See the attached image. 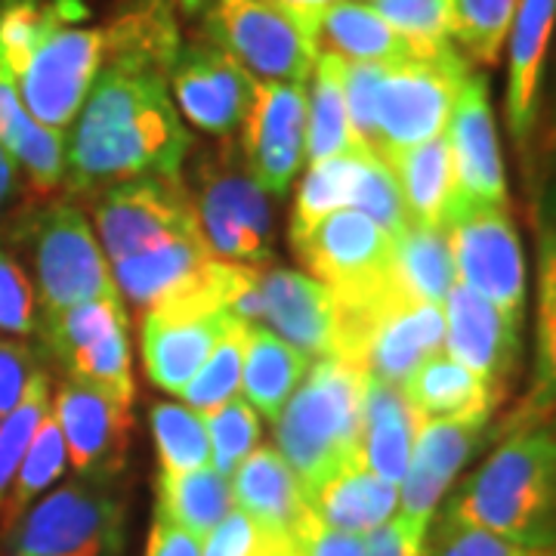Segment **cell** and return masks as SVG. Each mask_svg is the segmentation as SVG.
<instances>
[{
  "mask_svg": "<svg viewBox=\"0 0 556 556\" xmlns=\"http://www.w3.org/2000/svg\"><path fill=\"white\" fill-rule=\"evenodd\" d=\"M93 219L109 266L170 236L201 229L192 195L170 177H137L105 186L93 201Z\"/></svg>",
  "mask_w": 556,
  "mask_h": 556,
  "instance_id": "obj_13",
  "label": "cell"
},
{
  "mask_svg": "<svg viewBox=\"0 0 556 556\" xmlns=\"http://www.w3.org/2000/svg\"><path fill=\"white\" fill-rule=\"evenodd\" d=\"M306 358L334 356L338 313L328 288L285 266H257V321Z\"/></svg>",
  "mask_w": 556,
  "mask_h": 556,
  "instance_id": "obj_22",
  "label": "cell"
},
{
  "mask_svg": "<svg viewBox=\"0 0 556 556\" xmlns=\"http://www.w3.org/2000/svg\"><path fill=\"white\" fill-rule=\"evenodd\" d=\"M489 424H464V420H424L417 427L415 452L408 473L399 485V517L417 526H433L442 501L455 485L460 470L473 457Z\"/></svg>",
  "mask_w": 556,
  "mask_h": 556,
  "instance_id": "obj_20",
  "label": "cell"
},
{
  "mask_svg": "<svg viewBox=\"0 0 556 556\" xmlns=\"http://www.w3.org/2000/svg\"><path fill=\"white\" fill-rule=\"evenodd\" d=\"M47 405H50V378L38 371L20 405L0 420V510H3V501H7L13 479H16L22 457L38 433L40 420L47 417Z\"/></svg>",
  "mask_w": 556,
  "mask_h": 556,
  "instance_id": "obj_42",
  "label": "cell"
},
{
  "mask_svg": "<svg viewBox=\"0 0 556 556\" xmlns=\"http://www.w3.org/2000/svg\"><path fill=\"white\" fill-rule=\"evenodd\" d=\"M167 87L182 118L204 134L229 137L251 112L257 78L226 56L211 40L179 43L167 72Z\"/></svg>",
  "mask_w": 556,
  "mask_h": 556,
  "instance_id": "obj_15",
  "label": "cell"
},
{
  "mask_svg": "<svg viewBox=\"0 0 556 556\" xmlns=\"http://www.w3.org/2000/svg\"><path fill=\"white\" fill-rule=\"evenodd\" d=\"M0 331L28 338L38 331V294L22 266L0 248Z\"/></svg>",
  "mask_w": 556,
  "mask_h": 556,
  "instance_id": "obj_46",
  "label": "cell"
},
{
  "mask_svg": "<svg viewBox=\"0 0 556 556\" xmlns=\"http://www.w3.org/2000/svg\"><path fill=\"white\" fill-rule=\"evenodd\" d=\"M554 226H556V199H554Z\"/></svg>",
  "mask_w": 556,
  "mask_h": 556,
  "instance_id": "obj_55",
  "label": "cell"
},
{
  "mask_svg": "<svg viewBox=\"0 0 556 556\" xmlns=\"http://www.w3.org/2000/svg\"><path fill=\"white\" fill-rule=\"evenodd\" d=\"M387 167L396 177L408 219L415 226L442 229L445 211L455 199V170H452L445 137L427 139L415 149L399 152L393 159H387Z\"/></svg>",
  "mask_w": 556,
  "mask_h": 556,
  "instance_id": "obj_32",
  "label": "cell"
},
{
  "mask_svg": "<svg viewBox=\"0 0 556 556\" xmlns=\"http://www.w3.org/2000/svg\"><path fill=\"white\" fill-rule=\"evenodd\" d=\"M365 383L362 368L321 356L276 417V452L288 460L306 497L325 479L362 460Z\"/></svg>",
  "mask_w": 556,
  "mask_h": 556,
  "instance_id": "obj_4",
  "label": "cell"
},
{
  "mask_svg": "<svg viewBox=\"0 0 556 556\" xmlns=\"http://www.w3.org/2000/svg\"><path fill=\"white\" fill-rule=\"evenodd\" d=\"M0 146L20 161V167L38 192H50L65 182V134H56L35 121L3 62H0Z\"/></svg>",
  "mask_w": 556,
  "mask_h": 556,
  "instance_id": "obj_30",
  "label": "cell"
},
{
  "mask_svg": "<svg viewBox=\"0 0 556 556\" xmlns=\"http://www.w3.org/2000/svg\"><path fill=\"white\" fill-rule=\"evenodd\" d=\"M84 0H0V62L25 109L65 134L105 62V28L84 25Z\"/></svg>",
  "mask_w": 556,
  "mask_h": 556,
  "instance_id": "obj_2",
  "label": "cell"
},
{
  "mask_svg": "<svg viewBox=\"0 0 556 556\" xmlns=\"http://www.w3.org/2000/svg\"><path fill=\"white\" fill-rule=\"evenodd\" d=\"M174 13H182V16H199L204 0H164Z\"/></svg>",
  "mask_w": 556,
  "mask_h": 556,
  "instance_id": "obj_54",
  "label": "cell"
},
{
  "mask_svg": "<svg viewBox=\"0 0 556 556\" xmlns=\"http://www.w3.org/2000/svg\"><path fill=\"white\" fill-rule=\"evenodd\" d=\"M554 28L556 0H519L517 16L507 35V93H504L507 127L519 149H526L535 130L541 75H544Z\"/></svg>",
  "mask_w": 556,
  "mask_h": 556,
  "instance_id": "obj_24",
  "label": "cell"
},
{
  "mask_svg": "<svg viewBox=\"0 0 556 556\" xmlns=\"http://www.w3.org/2000/svg\"><path fill=\"white\" fill-rule=\"evenodd\" d=\"M124 526V501L109 482L75 479L16 522L7 556H118Z\"/></svg>",
  "mask_w": 556,
  "mask_h": 556,
  "instance_id": "obj_10",
  "label": "cell"
},
{
  "mask_svg": "<svg viewBox=\"0 0 556 556\" xmlns=\"http://www.w3.org/2000/svg\"><path fill=\"white\" fill-rule=\"evenodd\" d=\"M35 375H38L35 350L22 340L0 338V420L20 405Z\"/></svg>",
  "mask_w": 556,
  "mask_h": 556,
  "instance_id": "obj_48",
  "label": "cell"
},
{
  "mask_svg": "<svg viewBox=\"0 0 556 556\" xmlns=\"http://www.w3.org/2000/svg\"><path fill=\"white\" fill-rule=\"evenodd\" d=\"M38 334L68 380L87 383L127 408L134 405L127 313L121 298L87 300L38 318Z\"/></svg>",
  "mask_w": 556,
  "mask_h": 556,
  "instance_id": "obj_12",
  "label": "cell"
},
{
  "mask_svg": "<svg viewBox=\"0 0 556 556\" xmlns=\"http://www.w3.org/2000/svg\"><path fill=\"white\" fill-rule=\"evenodd\" d=\"M445 350V313L439 303H393L380 309L338 358L368 378L402 387L420 362Z\"/></svg>",
  "mask_w": 556,
  "mask_h": 556,
  "instance_id": "obj_17",
  "label": "cell"
},
{
  "mask_svg": "<svg viewBox=\"0 0 556 556\" xmlns=\"http://www.w3.org/2000/svg\"><path fill=\"white\" fill-rule=\"evenodd\" d=\"M424 556H556V544H519L473 529H430Z\"/></svg>",
  "mask_w": 556,
  "mask_h": 556,
  "instance_id": "obj_45",
  "label": "cell"
},
{
  "mask_svg": "<svg viewBox=\"0 0 556 556\" xmlns=\"http://www.w3.org/2000/svg\"><path fill=\"white\" fill-rule=\"evenodd\" d=\"M149 424L159 448L161 473L179 477L211 464V437L204 415L192 412L189 405L161 402L149 412Z\"/></svg>",
  "mask_w": 556,
  "mask_h": 556,
  "instance_id": "obj_39",
  "label": "cell"
},
{
  "mask_svg": "<svg viewBox=\"0 0 556 556\" xmlns=\"http://www.w3.org/2000/svg\"><path fill=\"white\" fill-rule=\"evenodd\" d=\"M25 241L38 278L35 294L40 318L56 316L87 300L121 298L100 241L75 204L56 201L31 214L25 223Z\"/></svg>",
  "mask_w": 556,
  "mask_h": 556,
  "instance_id": "obj_8",
  "label": "cell"
},
{
  "mask_svg": "<svg viewBox=\"0 0 556 556\" xmlns=\"http://www.w3.org/2000/svg\"><path fill=\"white\" fill-rule=\"evenodd\" d=\"M519 0H452V43L473 65L492 68L501 60Z\"/></svg>",
  "mask_w": 556,
  "mask_h": 556,
  "instance_id": "obj_38",
  "label": "cell"
},
{
  "mask_svg": "<svg viewBox=\"0 0 556 556\" xmlns=\"http://www.w3.org/2000/svg\"><path fill=\"white\" fill-rule=\"evenodd\" d=\"M309 371V358L291 343L273 334L263 325H248L244 340V368H241V390L244 402L263 417L276 420L288 399L294 396L300 380Z\"/></svg>",
  "mask_w": 556,
  "mask_h": 556,
  "instance_id": "obj_31",
  "label": "cell"
},
{
  "mask_svg": "<svg viewBox=\"0 0 556 556\" xmlns=\"http://www.w3.org/2000/svg\"><path fill=\"white\" fill-rule=\"evenodd\" d=\"M551 427H554V430H556V417H554V424H551Z\"/></svg>",
  "mask_w": 556,
  "mask_h": 556,
  "instance_id": "obj_56",
  "label": "cell"
},
{
  "mask_svg": "<svg viewBox=\"0 0 556 556\" xmlns=\"http://www.w3.org/2000/svg\"><path fill=\"white\" fill-rule=\"evenodd\" d=\"M291 244L313 278L321 281L334 300V356L380 309L405 300L393 278V239L358 211H334L300 239H291Z\"/></svg>",
  "mask_w": 556,
  "mask_h": 556,
  "instance_id": "obj_5",
  "label": "cell"
},
{
  "mask_svg": "<svg viewBox=\"0 0 556 556\" xmlns=\"http://www.w3.org/2000/svg\"><path fill=\"white\" fill-rule=\"evenodd\" d=\"M442 137L455 170V199L507 207V177L485 75L470 72L464 80Z\"/></svg>",
  "mask_w": 556,
  "mask_h": 556,
  "instance_id": "obj_16",
  "label": "cell"
},
{
  "mask_svg": "<svg viewBox=\"0 0 556 556\" xmlns=\"http://www.w3.org/2000/svg\"><path fill=\"white\" fill-rule=\"evenodd\" d=\"M192 204L214 257L241 266H263L269 260L273 199L260 189L236 149L201 155Z\"/></svg>",
  "mask_w": 556,
  "mask_h": 556,
  "instance_id": "obj_9",
  "label": "cell"
},
{
  "mask_svg": "<svg viewBox=\"0 0 556 556\" xmlns=\"http://www.w3.org/2000/svg\"><path fill=\"white\" fill-rule=\"evenodd\" d=\"M402 393L424 420H464V424H489L497 405L507 399V390L464 368L445 350L420 362L402 383Z\"/></svg>",
  "mask_w": 556,
  "mask_h": 556,
  "instance_id": "obj_26",
  "label": "cell"
},
{
  "mask_svg": "<svg viewBox=\"0 0 556 556\" xmlns=\"http://www.w3.org/2000/svg\"><path fill=\"white\" fill-rule=\"evenodd\" d=\"M207 40L257 80L306 84L318 60L316 35L276 0H204Z\"/></svg>",
  "mask_w": 556,
  "mask_h": 556,
  "instance_id": "obj_7",
  "label": "cell"
},
{
  "mask_svg": "<svg viewBox=\"0 0 556 556\" xmlns=\"http://www.w3.org/2000/svg\"><path fill=\"white\" fill-rule=\"evenodd\" d=\"M241 161L269 199H281L306 161V84L257 80L241 124Z\"/></svg>",
  "mask_w": 556,
  "mask_h": 556,
  "instance_id": "obj_14",
  "label": "cell"
},
{
  "mask_svg": "<svg viewBox=\"0 0 556 556\" xmlns=\"http://www.w3.org/2000/svg\"><path fill=\"white\" fill-rule=\"evenodd\" d=\"M179 43L164 0H146L105 25V62L65 142L72 192H100L137 177L179 179L192 146L167 87Z\"/></svg>",
  "mask_w": 556,
  "mask_h": 556,
  "instance_id": "obj_1",
  "label": "cell"
},
{
  "mask_svg": "<svg viewBox=\"0 0 556 556\" xmlns=\"http://www.w3.org/2000/svg\"><path fill=\"white\" fill-rule=\"evenodd\" d=\"M420 417L408 405L402 387L368 378L365 412H362V464L393 485H402L408 473Z\"/></svg>",
  "mask_w": 556,
  "mask_h": 556,
  "instance_id": "obj_27",
  "label": "cell"
},
{
  "mask_svg": "<svg viewBox=\"0 0 556 556\" xmlns=\"http://www.w3.org/2000/svg\"><path fill=\"white\" fill-rule=\"evenodd\" d=\"M155 514L207 541L232 514V485L211 464L179 477L161 473Z\"/></svg>",
  "mask_w": 556,
  "mask_h": 556,
  "instance_id": "obj_35",
  "label": "cell"
},
{
  "mask_svg": "<svg viewBox=\"0 0 556 556\" xmlns=\"http://www.w3.org/2000/svg\"><path fill=\"white\" fill-rule=\"evenodd\" d=\"M393 278L408 303H439L457 281L452 248L442 229L408 226L393 241Z\"/></svg>",
  "mask_w": 556,
  "mask_h": 556,
  "instance_id": "obj_34",
  "label": "cell"
},
{
  "mask_svg": "<svg viewBox=\"0 0 556 556\" xmlns=\"http://www.w3.org/2000/svg\"><path fill=\"white\" fill-rule=\"evenodd\" d=\"M350 211H358L371 223H378L393 241L412 226L402 192L396 186V177L387 167V161L378 159L375 152H365V159H362L356 189H353V199H350Z\"/></svg>",
  "mask_w": 556,
  "mask_h": 556,
  "instance_id": "obj_43",
  "label": "cell"
},
{
  "mask_svg": "<svg viewBox=\"0 0 556 556\" xmlns=\"http://www.w3.org/2000/svg\"><path fill=\"white\" fill-rule=\"evenodd\" d=\"M236 325H244L226 309H170L155 306L142 318V362L149 380L164 393H182L217 343Z\"/></svg>",
  "mask_w": 556,
  "mask_h": 556,
  "instance_id": "obj_19",
  "label": "cell"
},
{
  "mask_svg": "<svg viewBox=\"0 0 556 556\" xmlns=\"http://www.w3.org/2000/svg\"><path fill=\"white\" fill-rule=\"evenodd\" d=\"M244 340H248V325H236L226 338L219 340L217 350L204 362V368L192 378V383L179 393L192 412L211 415L214 408L239 393L241 368H244Z\"/></svg>",
  "mask_w": 556,
  "mask_h": 556,
  "instance_id": "obj_41",
  "label": "cell"
},
{
  "mask_svg": "<svg viewBox=\"0 0 556 556\" xmlns=\"http://www.w3.org/2000/svg\"><path fill=\"white\" fill-rule=\"evenodd\" d=\"M368 149H356L338 159H325L309 164V174L303 177L298 192V204L291 214V239H300L303 232H309L318 219H325L334 211L350 207L353 189H356L358 167Z\"/></svg>",
  "mask_w": 556,
  "mask_h": 556,
  "instance_id": "obj_37",
  "label": "cell"
},
{
  "mask_svg": "<svg viewBox=\"0 0 556 556\" xmlns=\"http://www.w3.org/2000/svg\"><path fill=\"white\" fill-rule=\"evenodd\" d=\"M318 53H331L358 65H393L420 56L408 40L396 35L378 13L362 0H340L316 22Z\"/></svg>",
  "mask_w": 556,
  "mask_h": 556,
  "instance_id": "obj_29",
  "label": "cell"
},
{
  "mask_svg": "<svg viewBox=\"0 0 556 556\" xmlns=\"http://www.w3.org/2000/svg\"><path fill=\"white\" fill-rule=\"evenodd\" d=\"M306 501L313 517L328 529L371 535L383 522L396 517L399 485L375 477L362 460H356L331 479H325Z\"/></svg>",
  "mask_w": 556,
  "mask_h": 556,
  "instance_id": "obj_28",
  "label": "cell"
},
{
  "mask_svg": "<svg viewBox=\"0 0 556 556\" xmlns=\"http://www.w3.org/2000/svg\"><path fill=\"white\" fill-rule=\"evenodd\" d=\"M56 424L65 439V455L78 479L112 482L127 464L130 408L100 390L65 380L56 393Z\"/></svg>",
  "mask_w": 556,
  "mask_h": 556,
  "instance_id": "obj_18",
  "label": "cell"
},
{
  "mask_svg": "<svg viewBox=\"0 0 556 556\" xmlns=\"http://www.w3.org/2000/svg\"><path fill=\"white\" fill-rule=\"evenodd\" d=\"M65 464H68V455H65V439H62L60 424H56V417L47 415L40 420L38 433L31 439L20 470H16V479L7 492L3 510H0V535H10L16 529V522L38 504L40 497L47 495V489L53 482H60V477L65 473Z\"/></svg>",
  "mask_w": 556,
  "mask_h": 556,
  "instance_id": "obj_36",
  "label": "cell"
},
{
  "mask_svg": "<svg viewBox=\"0 0 556 556\" xmlns=\"http://www.w3.org/2000/svg\"><path fill=\"white\" fill-rule=\"evenodd\" d=\"M223 556H303L298 535H281L260 529L239 510L219 522V529L211 535Z\"/></svg>",
  "mask_w": 556,
  "mask_h": 556,
  "instance_id": "obj_47",
  "label": "cell"
},
{
  "mask_svg": "<svg viewBox=\"0 0 556 556\" xmlns=\"http://www.w3.org/2000/svg\"><path fill=\"white\" fill-rule=\"evenodd\" d=\"M556 417V226H544L538 236L535 288V362L532 380L517 408L501 420L497 439L551 427Z\"/></svg>",
  "mask_w": 556,
  "mask_h": 556,
  "instance_id": "obj_23",
  "label": "cell"
},
{
  "mask_svg": "<svg viewBox=\"0 0 556 556\" xmlns=\"http://www.w3.org/2000/svg\"><path fill=\"white\" fill-rule=\"evenodd\" d=\"M442 232L452 248L457 285L470 288L504 316L522 325L529 276L510 211L452 199L442 219Z\"/></svg>",
  "mask_w": 556,
  "mask_h": 556,
  "instance_id": "obj_11",
  "label": "cell"
},
{
  "mask_svg": "<svg viewBox=\"0 0 556 556\" xmlns=\"http://www.w3.org/2000/svg\"><path fill=\"white\" fill-rule=\"evenodd\" d=\"M207 420L211 437V467L219 477H232L244 457L257 448L260 442V415L241 396H232L214 408Z\"/></svg>",
  "mask_w": 556,
  "mask_h": 556,
  "instance_id": "obj_44",
  "label": "cell"
},
{
  "mask_svg": "<svg viewBox=\"0 0 556 556\" xmlns=\"http://www.w3.org/2000/svg\"><path fill=\"white\" fill-rule=\"evenodd\" d=\"M420 56L452 43V0H362Z\"/></svg>",
  "mask_w": 556,
  "mask_h": 556,
  "instance_id": "obj_40",
  "label": "cell"
},
{
  "mask_svg": "<svg viewBox=\"0 0 556 556\" xmlns=\"http://www.w3.org/2000/svg\"><path fill=\"white\" fill-rule=\"evenodd\" d=\"M232 510L248 517L260 529L298 535L313 519L303 485L276 448H254L229 477Z\"/></svg>",
  "mask_w": 556,
  "mask_h": 556,
  "instance_id": "obj_25",
  "label": "cell"
},
{
  "mask_svg": "<svg viewBox=\"0 0 556 556\" xmlns=\"http://www.w3.org/2000/svg\"><path fill=\"white\" fill-rule=\"evenodd\" d=\"M276 3H281L288 13H294L313 35H316V22L318 16L328 10V7H334V3H340V0H276Z\"/></svg>",
  "mask_w": 556,
  "mask_h": 556,
  "instance_id": "obj_53",
  "label": "cell"
},
{
  "mask_svg": "<svg viewBox=\"0 0 556 556\" xmlns=\"http://www.w3.org/2000/svg\"><path fill=\"white\" fill-rule=\"evenodd\" d=\"M442 313L445 353L479 378L507 390L522 356V325L457 281L442 300Z\"/></svg>",
  "mask_w": 556,
  "mask_h": 556,
  "instance_id": "obj_21",
  "label": "cell"
},
{
  "mask_svg": "<svg viewBox=\"0 0 556 556\" xmlns=\"http://www.w3.org/2000/svg\"><path fill=\"white\" fill-rule=\"evenodd\" d=\"M427 538H430L427 526H417L396 514L371 535H365V556H424Z\"/></svg>",
  "mask_w": 556,
  "mask_h": 556,
  "instance_id": "obj_49",
  "label": "cell"
},
{
  "mask_svg": "<svg viewBox=\"0 0 556 556\" xmlns=\"http://www.w3.org/2000/svg\"><path fill=\"white\" fill-rule=\"evenodd\" d=\"M343 65L346 62L331 53H318L316 68L309 75V87H306V161L309 164L362 149L346 115Z\"/></svg>",
  "mask_w": 556,
  "mask_h": 556,
  "instance_id": "obj_33",
  "label": "cell"
},
{
  "mask_svg": "<svg viewBox=\"0 0 556 556\" xmlns=\"http://www.w3.org/2000/svg\"><path fill=\"white\" fill-rule=\"evenodd\" d=\"M20 161L0 146V214L20 195Z\"/></svg>",
  "mask_w": 556,
  "mask_h": 556,
  "instance_id": "obj_52",
  "label": "cell"
},
{
  "mask_svg": "<svg viewBox=\"0 0 556 556\" xmlns=\"http://www.w3.org/2000/svg\"><path fill=\"white\" fill-rule=\"evenodd\" d=\"M207 541L186 529L174 526L170 519L155 514L152 532H149V544H146V556H204Z\"/></svg>",
  "mask_w": 556,
  "mask_h": 556,
  "instance_id": "obj_51",
  "label": "cell"
},
{
  "mask_svg": "<svg viewBox=\"0 0 556 556\" xmlns=\"http://www.w3.org/2000/svg\"><path fill=\"white\" fill-rule=\"evenodd\" d=\"M467 78L470 62L460 56L455 43L430 56L383 65L375 97V155L387 161L427 139L442 137Z\"/></svg>",
  "mask_w": 556,
  "mask_h": 556,
  "instance_id": "obj_6",
  "label": "cell"
},
{
  "mask_svg": "<svg viewBox=\"0 0 556 556\" xmlns=\"http://www.w3.org/2000/svg\"><path fill=\"white\" fill-rule=\"evenodd\" d=\"M430 529H473L519 544H556V430L501 439L442 501Z\"/></svg>",
  "mask_w": 556,
  "mask_h": 556,
  "instance_id": "obj_3",
  "label": "cell"
},
{
  "mask_svg": "<svg viewBox=\"0 0 556 556\" xmlns=\"http://www.w3.org/2000/svg\"><path fill=\"white\" fill-rule=\"evenodd\" d=\"M298 541L303 556H365V535L328 529L316 517L300 529Z\"/></svg>",
  "mask_w": 556,
  "mask_h": 556,
  "instance_id": "obj_50",
  "label": "cell"
}]
</instances>
